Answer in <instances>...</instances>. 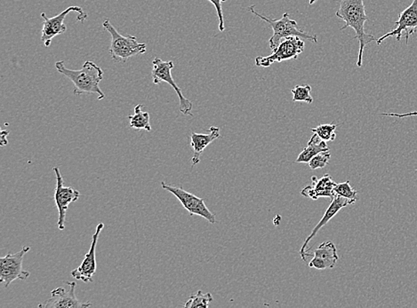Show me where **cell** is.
<instances>
[{
	"instance_id": "44dd1931",
	"label": "cell",
	"mask_w": 417,
	"mask_h": 308,
	"mask_svg": "<svg viewBox=\"0 0 417 308\" xmlns=\"http://www.w3.org/2000/svg\"><path fill=\"white\" fill-rule=\"evenodd\" d=\"M338 125L335 123H322L315 128H312V133H316L319 138L325 142H334L335 140V130Z\"/></svg>"
},
{
	"instance_id": "2e32d148",
	"label": "cell",
	"mask_w": 417,
	"mask_h": 308,
	"mask_svg": "<svg viewBox=\"0 0 417 308\" xmlns=\"http://www.w3.org/2000/svg\"><path fill=\"white\" fill-rule=\"evenodd\" d=\"M338 259L334 243L325 242L314 250V259L309 262L308 266L319 270L333 269Z\"/></svg>"
},
{
	"instance_id": "277c9868",
	"label": "cell",
	"mask_w": 417,
	"mask_h": 308,
	"mask_svg": "<svg viewBox=\"0 0 417 308\" xmlns=\"http://www.w3.org/2000/svg\"><path fill=\"white\" fill-rule=\"evenodd\" d=\"M103 29L112 36L110 46V55L115 62H126L134 56L143 55L147 50L146 43L137 42L136 36H123L117 31L110 20L103 22Z\"/></svg>"
},
{
	"instance_id": "4316f807",
	"label": "cell",
	"mask_w": 417,
	"mask_h": 308,
	"mask_svg": "<svg viewBox=\"0 0 417 308\" xmlns=\"http://www.w3.org/2000/svg\"><path fill=\"white\" fill-rule=\"evenodd\" d=\"M9 135L8 130H3L1 133V146L8 145V140L6 139V137Z\"/></svg>"
},
{
	"instance_id": "5bb4252c",
	"label": "cell",
	"mask_w": 417,
	"mask_h": 308,
	"mask_svg": "<svg viewBox=\"0 0 417 308\" xmlns=\"http://www.w3.org/2000/svg\"><path fill=\"white\" fill-rule=\"evenodd\" d=\"M349 204H353L352 201L345 199L342 196H335L334 199H332L331 206H329L328 210H326L324 216L322 217L321 222L317 224V226L312 230L310 236H308L307 239L304 241V244H302L300 250V256L301 259L304 260V262H306V257L311 256V254L307 253L308 244L311 242V240L314 239L319 231L321 230L323 227L327 225L340 210L344 209L345 207L349 206Z\"/></svg>"
},
{
	"instance_id": "7c38bea8",
	"label": "cell",
	"mask_w": 417,
	"mask_h": 308,
	"mask_svg": "<svg viewBox=\"0 0 417 308\" xmlns=\"http://www.w3.org/2000/svg\"><path fill=\"white\" fill-rule=\"evenodd\" d=\"M70 290L58 287L51 291V297L39 304L40 308H86L92 306L90 302H82L75 294L76 283H67Z\"/></svg>"
},
{
	"instance_id": "e0dca14e",
	"label": "cell",
	"mask_w": 417,
	"mask_h": 308,
	"mask_svg": "<svg viewBox=\"0 0 417 308\" xmlns=\"http://www.w3.org/2000/svg\"><path fill=\"white\" fill-rule=\"evenodd\" d=\"M220 137V129L218 127L211 126L210 133L207 135L203 133H191V147L193 149V156L191 159L193 167L197 166L200 162L201 154L204 152L205 149L215 140Z\"/></svg>"
},
{
	"instance_id": "9c48e42d",
	"label": "cell",
	"mask_w": 417,
	"mask_h": 308,
	"mask_svg": "<svg viewBox=\"0 0 417 308\" xmlns=\"http://www.w3.org/2000/svg\"><path fill=\"white\" fill-rule=\"evenodd\" d=\"M161 187H162L164 190L173 194L180 201L181 203L183 204L184 209H186L189 212L191 216L198 215L203 217L211 224L217 222L214 214L211 213L210 209L207 208L203 199H200V197L194 196L193 194L185 192L181 187L168 185V184L164 182H161Z\"/></svg>"
},
{
	"instance_id": "cb8c5ba5",
	"label": "cell",
	"mask_w": 417,
	"mask_h": 308,
	"mask_svg": "<svg viewBox=\"0 0 417 308\" xmlns=\"http://www.w3.org/2000/svg\"><path fill=\"white\" fill-rule=\"evenodd\" d=\"M331 159V153L329 149L324 150V152H319L317 155L312 157L309 166L312 170H317L319 168H324L328 166L329 160Z\"/></svg>"
},
{
	"instance_id": "7a4b0ae2",
	"label": "cell",
	"mask_w": 417,
	"mask_h": 308,
	"mask_svg": "<svg viewBox=\"0 0 417 308\" xmlns=\"http://www.w3.org/2000/svg\"><path fill=\"white\" fill-rule=\"evenodd\" d=\"M57 72L65 75L74 85V95L79 96L86 95H96L97 100H103L105 95L100 88V82L103 79V69L96 63L86 61L82 69H69L63 61L56 63Z\"/></svg>"
},
{
	"instance_id": "484cf974",
	"label": "cell",
	"mask_w": 417,
	"mask_h": 308,
	"mask_svg": "<svg viewBox=\"0 0 417 308\" xmlns=\"http://www.w3.org/2000/svg\"><path fill=\"white\" fill-rule=\"evenodd\" d=\"M382 116L399 117V119H403V117L416 116H417V112L405 113V114L382 113Z\"/></svg>"
},
{
	"instance_id": "d6986e66",
	"label": "cell",
	"mask_w": 417,
	"mask_h": 308,
	"mask_svg": "<svg viewBox=\"0 0 417 308\" xmlns=\"http://www.w3.org/2000/svg\"><path fill=\"white\" fill-rule=\"evenodd\" d=\"M143 105H138L134 108V115H130L129 117L130 121V127L134 130H146L147 132H150L151 126L150 123V113L143 112Z\"/></svg>"
},
{
	"instance_id": "8fae6325",
	"label": "cell",
	"mask_w": 417,
	"mask_h": 308,
	"mask_svg": "<svg viewBox=\"0 0 417 308\" xmlns=\"http://www.w3.org/2000/svg\"><path fill=\"white\" fill-rule=\"evenodd\" d=\"M394 23L397 25L394 29L376 39V43L378 46L381 45L385 39L392 38V36H396V39L400 41L403 33L406 34V45H408L409 36L413 34L417 29V0H413L411 5L400 13L398 21Z\"/></svg>"
},
{
	"instance_id": "8992f818",
	"label": "cell",
	"mask_w": 417,
	"mask_h": 308,
	"mask_svg": "<svg viewBox=\"0 0 417 308\" xmlns=\"http://www.w3.org/2000/svg\"><path fill=\"white\" fill-rule=\"evenodd\" d=\"M305 43L299 36H288L282 40L277 49L267 57H257L255 65L261 68H268L275 62L295 60L304 52Z\"/></svg>"
},
{
	"instance_id": "7402d4cb",
	"label": "cell",
	"mask_w": 417,
	"mask_h": 308,
	"mask_svg": "<svg viewBox=\"0 0 417 308\" xmlns=\"http://www.w3.org/2000/svg\"><path fill=\"white\" fill-rule=\"evenodd\" d=\"M312 86L309 85L297 86L291 90L293 100L295 102H301L312 105L314 102V98L311 95Z\"/></svg>"
},
{
	"instance_id": "4fadbf2b",
	"label": "cell",
	"mask_w": 417,
	"mask_h": 308,
	"mask_svg": "<svg viewBox=\"0 0 417 308\" xmlns=\"http://www.w3.org/2000/svg\"><path fill=\"white\" fill-rule=\"evenodd\" d=\"M104 224L101 222L97 225L96 232L92 236L90 249L84 257L82 265L72 271V276L74 279L82 281L83 283H92L94 276L96 272V246L98 243L100 234L103 229Z\"/></svg>"
},
{
	"instance_id": "30bf717a",
	"label": "cell",
	"mask_w": 417,
	"mask_h": 308,
	"mask_svg": "<svg viewBox=\"0 0 417 308\" xmlns=\"http://www.w3.org/2000/svg\"><path fill=\"white\" fill-rule=\"evenodd\" d=\"M53 170L56 177L55 202L59 213L57 226L60 230H65L67 210H68L70 203L76 202L79 199L80 192L72 187L63 185V178L59 167L55 166Z\"/></svg>"
},
{
	"instance_id": "5b68a950",
	"label": "cell",
	"mask_w": 417,
	"mask_h": 308,
	"mask_svg": "<svg viewBox=\"0 0 417 308\" xmlns=\"http://www.w3.org/2000/svg\"><path fill=\"white\" fill-rule=\"evenodd\" d=\"M174 69V62L171 61L165 62L160 58H155L153 62V70H151V78L155 85H160L161 82L167 83L173 87L179 98V109L185 116H193L191 110L193 105L190 100L185 98L183 92L179 86L174 81L171 70Z\"/></svg>"
},
{
	"instance_id": "9a60e30c",
	"label": "cell",
	"mask_w": 417,
	"mask_h": 308,
	"mask_svg": "<svg viewBox=\"0 0 417 308\" xmlns=\"http://www.w3.org/2000/svg\"><path fill=\"white\" fill-rule=\"evenodd\" d=\"M312 185L305 187L302 190V196L310 197L312 200H318L319 197H329L331 200L334 199L336 183L329 174H325L321 179L312 176Z\"/></svg>"
},
{
	"instance_id": "83f0119b",
	"label": "cell",
	"mask_w": 417,
	"mask_h": 308,
	"mask_svg": "<svg viewBox=\"0 0 417 308\" xmlns=\"http://www.w3.org/2000/svg\"><path fill=\"white\" fill-rule=\"evenodd\" d=\"M316 1H317V0H309L310 5H314Z\"/></svg>"
},
{
	"instance_id": "52a82bcc",
	"label": "cell",
	"mask_w": 417,
	"mask_h": 308,
	"mask_svg": "<svg viewBox=\"0 0 417 308\" xmlns=\"http://www.w3.org/2000/svg\"><path fill=\"white\" fill-rule=\"evenodd\" d=\"M78 13L77 21L83 22L87 18V15L80 6H72L65 10L55 18H49L45 13H41V18L44 19L43 28L41 31V41L46 48L51 46L52 40L55 36L63 34L67 31V27L65 25L66 16L70 13Z\"/></svg>"
},
{
	"instance_id": "6da1fadb",
	"label": "cell",
	"mask_w": 417,
	"mask_h": 308,
	"mask_svg": "<svg viewBox=\"0 0 417 308\" xmlns=\"http://www.w3.org/2000/svg\"><path fill=\"white\" fill-rule=\"evenodd\" d=\"M335 15L345 23L341 31L347 28L354 29L356 35L353 39H358L359 43L357 67L361 68L366 46L376 40L374 36L368 34L365 31V23L368 18L366 13L364 0H341Z\"/></svg>"
},
{
	"instance_id": "d4e9b609",
	"label": "cell",
	"mask_w": 417,
	"mask_h": 308,
	"mask_svg": "<svg viewBox=\"0 0 417 308\" xmlns=\"http://www.w3.org/2000/svg\"><path fill=\"white\" fill-rule=\"evenodd\" d=\"M208 1L211 2L214 6L215 10H217L218 20H219V31L222 32H224V19L222 5H223L224 2H226L227 0H208Z\"/></svg>"
},
{
	"instance_id": "ba28073f",
	"label": "cell",
	"mask_w": 417,
	"mask_h": 308,
	"mask_svg": "<svg viewBox=\"0 0 417 308\" xmlns=\"http://www.w3.org/2000/svg\"><path fill=\"white\" fill-rule=\"evenodd\" d=\"M30 250V246H25L20 252L8 253L0 259V282L8 287L15 280L25 281L30 276L28 271L23 269V261L25 254Z\"/></svg>"
},
{
	"instance_id": "3957f363",
	"label": "cell",
	"mask_w": 417,
	"mask_h": 308,
	"mask_svg": "<svg viewBox=\"0 0 417 308\" xmlns=\"http://www.w3.org/2000/svg\"><path fill=\"white\" fill-rule=\"evenodd\" d=\"M248 10L255 16L262 20V21L267 22L274 31V35L271 36L269 40V45L271 51H275L282 40L288 38V36H299L301 39L310 40L314 43H318V36L316 35L309 34V33L301 31L299 29L297 22L290 18L288 13H285L281 19L275 20L267 18L255 11V6H250Z\"/></svg>"
},
{
	"instance_id": "603a6c76",
	"label": "cell",
	"mask_w": 417,
	"mask_h": 308,
	"mask_svg": "<svg viewBox=\"0 0 417 308\" xmlns=\"http://www.w3.org/2000/svg\"><path fill=\"white\" fill-rule=\"evenodd\" d=\"M335 196L344 197L345 199L352 201L353 203L357 202L359 199L358 192L349 185V180L345 182L336 184L335 187Z\"/></svg>"
},
{
	"instance_id": "ffe728a7",
	"label": "cell",
	"mask_w": 417,
	"mask_h": 308,
	"mask_svg": "<svg viewBox=\"0 0 417 308\" xmlns=\"http://www.w3.org/2000/svg\"><path fill=\"white\" fill-rule=\"evenodd\" d=\"M213 300V296L211 295V293L204 294L203 291L198 290L196 294H194V295L188 300L187 302L184 304V307L186 308H207Z\"/></svg>"
},
{
	"instance_id": "ac0fdd59",
	"label": "cell",
	"mask_w": 417,
	"mask_h": 308,
	"mask_svg": "<svg viewBox=\"0 0 417 308\" xmlns=\"http://www.w3.org/2000/svg\"><path fill=\"white\" fill-rule=\"evenodd\" d=\"M327 149H329L327 142L322 140L314 133L309 140L307 147L302 150L300 155L295 160V163H309L312 157Z\"/></svg>"
}]
</instances>
